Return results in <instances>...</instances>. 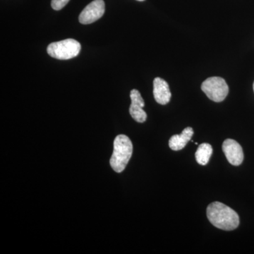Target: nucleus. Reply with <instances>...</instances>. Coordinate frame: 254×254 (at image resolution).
<instances>
[{
    "label": "nucleus",
    "instance_id": "obj_8",
    "mask_svg": "<svg viewBox=\"0 0 254 254\" xmlns=\"http://www.w3.org/2000/svg\"><path fill=\"white\" fill-rule=\"evenodd\" d=\"M153 95L159 104L166 105L170 101L172 94L170 87L163 78L157 77L153 81Z\"/></svg>",
    "mask_w": 254,
    "mask_h": 254
},
{
    "label": "nucleus",
    "instance_id": "obj_6",
    "mask_svg": "<svg viewBox=\"0 0 254 254\" xmlns=\"http://www.w3.org/2000/svg\"><path fill=\"white\" fill-rule=\"evenodd\" d=\"M222 150L229 163L235 166H239L244 160V153L242 146L235 140H225L222 144Z\"/></svg>",
    "mask_w": 254,
    "mask_h": 254
},
{
    "label": "nucleus",
    "instance_id": "obj_9",
    "mask_svg": "<svg viewBox=\"0 0 254 254\" xmlns=\"http://www.w3.org/2000/svg\"><path fill=\"white\" fill-rule=\"evenodd\" d=\"M193 135V130L191 127H187L182 131L180 135H174L169 141V146L173 150H180L186 146Z\"/></svg>",
    "mask_w": 254,
    "mask_h": 254
},
{
    "label": "nucleus",
    "instance_id": "obj_3",
    "mask_svg": "<svg viewBox=\"0 0 254 254\" xmlns=\"http://www.w3.org/2000/svg\"><path fill=\"white\" fill-rule=\"evenodd\" d=\"M81 46L77 41L71 38L50 43L48 47V55L55 59L66 60L77 56Z\"/></svg>",
    "mask_w": 254,
    "mask_h": 254
},
{
    "label": "nucleus",
    "instance_id": "obj_1",
    "mask_svg": "<svg viewBox=\"0 0 254 254\" xmlns=\"http://www.w3.org/2000/svg\"><path fill=\"white\" fill-rule=\"evenodd\" d=\"M206 214L210 223L220 230L232 231L240 225L238 214L220 202L210 203L207 208Z\"/></svg>",
    "mask_w": 254,
    "mask_h": 254
},
{
    "label": "nucleus",
    "instance_id": "obj_12",
    "mask_svg": "<svg viewBox=\"0 0 254 254\" xmlns=\"http://www.w3.org/2000/svg\"><path fill=\"white\" fill-rule=\"evenodd\" d=\"M137 1H145V0H137Z\"/></svg>",
    "mask_w": 254,
    "mask_h": 254
},
{
    "label": "nucleus",
    "instance_id": "obj_2",
    "mask_svg": "<svg viewBox=\"0 0 254 254\" xmlns=\"http://www.w3.org/2000/svg\"><path fill=\"white\" fill-rule=\"evenodd\" d=\"M132 153L133 144L130 138L126 135H118L114 141L113 153L110 160L114 171L123 173L131 158Z\"/></svg>",
    "mask_w": 254,
    "mask_h": 254
},
{
    "label": "nucleus",
    "instance_id": "obj_13",
    "mask_svg": "<svg viewBox=\"0 0 254 254\" xmlns=\"http://www.w3.org/2000/svg\"><path fill=\"white\" fill-rule=\"evenodd\" d=\"M253 88H254V85H253Z\"/></svg>",
    "mask_w": 254,
    "mask_h": 254
},
{
    "label": "nucleus",
    "instance_id": "obj_5",
    "mask_svg": "<svg viewBox=\"0 0 254 254\" xmlns=\"http://www.w3.org/2000/svg\"><path fill=\"white\" fill-rule=\"evenodd\" d=\"M105 4L103 0H94L87 5L79 15L78 20L82 24H91L100 19L105 14Z\"/></svg>",
    "mask_w": 254,
    "mask_h": 254
},
{
    "label": "nucleus",
    "instance_id": "obj_10",
    "mask_svg": "<svg viewBox=\"0 0 254 254\" xmlns=\"http://www.w3.org/2000/svg\"><path fill=\"white\" fill-rule=\"evenodd\" d=\"M213 148L209 143H203L200 144L195 154L197 163L200 165H206L213 154Z\"/></svg>",
    "mask_w": 254,
    "mask_h": 254
},
{
    "label": "nucleus",
    "instance_id": "obj_4",
    "mask_svg": "<svg viewBox=\"0 0 254 254\" xmlns=\"http://www.w3.org/2000/svg\"><path fill=\"white\" fill-rule=\"evenodd\" d=\"M201 89L209 99L216 103L223 101L229 93V87L226 81L218 76L207 78L202 83Z\"/></svg>",
    "mask_w": 254,
    "mask_h": 254
},
{
    "label": "nucleus",
    "instance_id": "obj_11",
    "mask_svg": "<svg viewBox=\"0 0 254 254\" xmlns=\"http://www.w3.org/2000/svg\"><path fill=\"white\" fill-rule=\"evenodd\" d=\"M69 0H52L51 6L53 9L56 11L63 9L64 7Z\"/></svg>",
    "mask_w": 254,
    "mask_h": 254
},
{
    "label": "nucleus",
    "instance_id": "obj_7",
    "mask_svg": "<svg viewBox=\"0 0 254 254\" xmlns=\"http://www.w3.org/2000/svg\"><path fill=\"white\" fill-rule=\"evenodd\" d=\"M131 104L129 107V113L131 118L137 123H145L147 119V114L143 110L145 106L144 100L141 93L136 89H133L130 93Z\"/></svg>",
    "mask_w": 254,
    "mask_h": 254
}]
</instances>
